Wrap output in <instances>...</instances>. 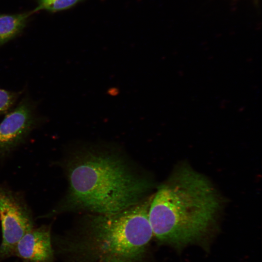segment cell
I'll use <instances>...</instances> for the list:
<instances>
[{
  "instance_id": "obj_4",
  "label": "cell",
  "mask_w": 262,
  "mask_h": 262,
  "mask_svg": "<svg viewBox=\"0 0 262 262\" xmlns=\"http://www.w3.org/2000/svg\"><path fill=\"white\" fill-rule=\"evenodd\" d=\"M0 221L2 232L0 259H4L14 255L17 243L34 227V223L23 196L1 183Z\"/></svg>"
},
{
  "instance_id": "obj_7",
  "label": "cell",
  "mask_w": 262,
  "mask_h": 262,
  "mask_svg": "<svg viewBox=\"0 0 262 262\" xmlns=\"http://www.w3.org/2000/svg\"><path fill=\"white\" fill-rule=\"evenodd\" d=\"M33 14L31 11L20 14L0 15V46L20 34Z\"/></svg>"
},
{
  "instance_id": "obj_8",
  "label": "cell",
  "mask_w": 262,
  "mask_h": 262,
  "mask_svg": "<svg viewBox=\"0 0 262 262\" xmlns=\"http://www.w3.org/2000/svg\"><path fill=\"white\" fill-rule=\"evenodd\" d=\"M85 0H37V5L33 10L34 13L40 10L57 12L69 9Z\"/></svg>"
},
{
  "instance_id": "obj_6",
  "label": "cell",
  "mask_w": 262,
  "mask_h": 262,
  "mask_svg": "<svg viewBox=\"0 0 262 262\" xmlns=\"http://www.w3.org/2000/svg\"><path fill=\"white\" fill-rule=\"evenodd\" d=\"M54 249L51 226L33 228L17 243L14 255L24 262H53Z\"/></svg>"
},
{
  "instance_id": "obj_1",
  "label": "cell",
  "mask_w": 262,
  "mask_h": 262,
  "mask_svg": "<svg viewBox=\"0 0 262 262\" xmlns=\"http://www.w3.org/2000/svg\"><path fill=\"white\" fill-rule=\"evenodd\" d=\"M68 189L51 210L40 218L67 212H117L147 197L152 182L118 152L88 147L71 151L61 163Z\"/></svg>"
},
{
  "instance_id": "obj_9",
  "label": "cell",
  "mask_w": 262,
  "mask_h": 262,
  "mask_svg": "<svg viewBox=\"0 0 262 262\" xmlns=\"http://www.w3.org/2000/svg\"><path fill=\"white\" fill-rule=\"evenodd\" d=\"M21 92H14L0 88V115L6 112L16 103Z\"/></svg>"
},
{
  "instance_id": "obj_3",
  "label": "cell",
  "mask_w": 262,
  "mask_h": 262,
  "mask_svg": "<svg viewBox=\"0 0 262 262\" xmlns=\"http://www.w3.org/2000/svg\"><path fill=\"white\" fill-rule=\"evenodd\" d=\"M152 197L115 213H87L76 237L54 241L91 262H139L153 236L148 220Z\"/></svg>"
},
{
  "instance_id": "obj_10",
  "label": "cell",
  "mask_w": 262,
  "mask_h": 262,
  "mask_svg": "<svg viewBox=\"0 0 262 262\" xmlns=\"http://www.w3.org/2000/svg\"><path fill=\"white\" fill-rule=\"evenodd\" d=\"M108 94L111 96H115L118 94V90L115 87L110 88L107 92Z\"/></svg>"
},
{
  "instance_id": "obj_2",
  "label": "cell",
  "mask_w": 262,
  "mask_h": 262,
  "mask_svg": "<svg viewBox=\"0 0 262 262\" xmlns=\"http://www.w3.org/2000/svg\"><path fill=\"white\" fill-rule=\"evenodd\" d=\"M222 202L210 181L183 164L152 196L148 220L161 244L180 249L189 245L205 246L214 229Z\"/></svg>"
},
{
  "instance_id": "obj_5",
  "label": "cell",
  "mask_w": 262,
  "mask_h": 262,
  "mask_svg": "<svg viewBox=\"0 0 262 262\" xmlns=\"http://www.w3.org/2000/svg\"><path fill=\"white\" fill-rule=\"evenodd\" d=\"M38 121L33 101L24 98L0 124V157L6 156L23 143Z\"/></svg>"
}]
</instances>
